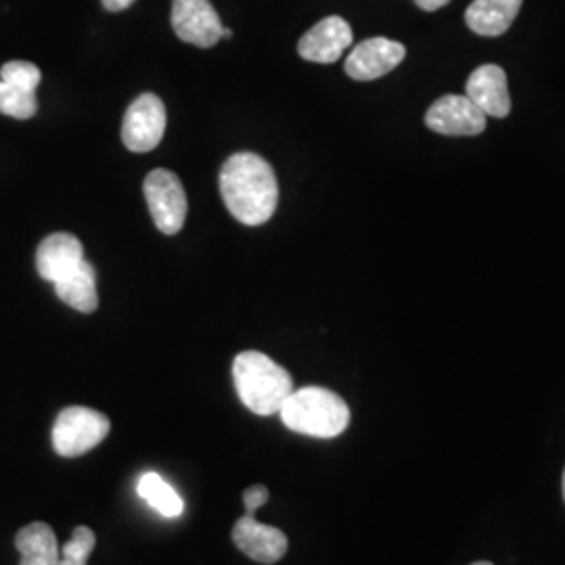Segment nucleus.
<instances>
[{
	"instance_id": "nucleus-1",
	"label": "nucleus",
	"mask_w": 565,
	"mask_h": 565,
	"mask_svg": "<svg viewBox=\"0 0 565 565\" xmlns=\"http://www.w3.org/2000/svg\"><path fill=\"white\" fill-rule=\"evenodd\" d=\"M221 195L235 221L260 226L273 218L279 203L277 174L260 156L235 153L221 170Z\"/></svg>"
},
{
	"instance_id": "nucleus-2",
	"label": "nucleus",
	"mask_w": 565,
	"mask_h": 565,
	"mask_svg": "<svg viewBox=\"0 0 565 565\" xmlns=\"http://www.w3.org/2000/svg\"><path fill=\"white\" fill-rule=\"evenodd\" d=\"M233 382L243 406L260 417L279 415L282 404L294 392L291 375L281 364L256 350L237 354L233 363Z\"/></svg>"
},
{
	"instance_id": "nucleus-3",
	"label": "nucleus",
	"mask_w": 565,
	"mask_h": 565,
	"mask_svg": "<svg viewBox=\"0 0 565 565\" xmlns=\"http://www.w3.org/2000/svg\"><path fill=\"white\" fill-rule=\"evenodd\" d=\"M279 415L287 429L310 438H338L350 425L348 404L319 385L294 390Z\"/></svg>"
},
{
	"instance_id": "nucleus-4",
	"label": "nucleus",
	"mask_w": 565,
	"mask_h": 565,
	"mask_svg": "<svg viewBox=\"0 0 565 565\" xmlns=\"http://www.w3.org/2000/svg\"><path fill=\"white\" fill-rule=\"evenodd\" d=\"M111 431V422L88 406H67L57 415L53 427V448L60 457L76 459L90 452Z\"/></svg>"
},
{
	"instance_id": "nucleus-5",
	"label": "nucleus",
	"mask_w": 565,
	"mask_h": 565,
	"mask_svg": "<svg viewBox=\"0 0 565 565\" xmlns=\"http://www.w3.org/2000/svg\"><path fill=\"white\" fill-rule=\"evenodd\" d=\"M142 189L158 231L163 235L181 233L186 221V193L181 179L170 170L158 168L149 172Z\"/></svg>"
},
{
	"instance_id": "nucleus-6",
	"label": "nucleus",
	"mask_w": 565,
	"mask_h": 565,
	"mask_svg": "<svg viewBox=\"0 0 565 565\" xmlns=\"http://www.w3.org/2000/svg\"><path fill=\"white\" fill-rule=\"evenodd\" d=\"M166 107L153 93H142L130 103L121 124V141L132 153H149L163 139Z\"/></svg>"
},
{
	"instance_id": "nucleus-7",
	"label": "nucleus",
	"mask_w": 565,
	"mask_h": 565,
	"mask_svg": "<svg viewBox=\"0 0 565 565\" xmlns=\"http://www.w3.org/2000/svg\"><path fill=\"white\" fill-rule=\"evenodd\" d=\"M172 30L186 44L212 49L223 41V20L210 0H172Z\"/></svg>"
},
{
	"instance_id": "nucleus-8",
	"label": "nucleus",
	"mask_w": 565,
	"mask_h": 565,
	"mask_svg": "<svg viewBox=\"0 0 565 565\" xmlns=\"http://www.w3.org/2000/svg\"><path fill=\"white\" fill-rule=\"evenodd\" d=\"M486 118L465 95H445L427 109L425 124L445 137H476L484 132Z\"/></svg>"
},
{
	"instance_id": "nucleus-9",
	"label": "nucleus",
	"mask_w": 565,
	"mask_h": 565,
	"mask_svg": "<svg viewBox=\"0 0 565 565\" xmlns=\"http://www.w3.org/2000/svg\"><path fill=\"white\" fill-rule=\"evenodd\" d=\"M406 57V49L401 42L390 39H369L352 49L343 63L345 74L352 81H377L398 67Z\"/></svg>"
},
{
	"instance_id": "nucleus-10",
	"label": "nucleus",
	"mask_w": 565,
	"mask_h": 565,
	"mask_svg": "<svg viewBox=\"0 0 565 565\" xmlns=\"http://www.w3.org/2000/svg\"><path fill=\"white\" fill-rule=\"evenodd\" d=\"M233 543L249 559L264 565L277 564L289 546L287 536L279 527L263 524L249 513H245L233 527Z\"/></svg>"
},
{
	"instance_id": "nucleus-11",
	"label": "nucleus",
	"mask_w": 565,
	"mask_h": 565,
	"mask_svg": "<svg viewBox=\"0 0 565 565\" xmlns=\"http://www.w3.org/2000/svg\"><path fill=\"white\" fill-rule=\"evenodd\" d=\"M352 41L354 36L350 23L338 15H331L303 34L298 42V53L302 60L312 63H335L350 49Z\"/></svg>"
},
{
	"instance_id": "nucleus-12",
	"label": "nucleus",
	"mask_w": 565,
	"mask_h": 565,
	"mask_svg": "<svg viewBox=\"0 0 565 565\" xmlns=\"http://www.w3.org/2000/svg\"><path fill=\"white\" fill-rule=\"evenodd\" d=\"M465 97L478 109H482L486 116L507 118L511 111V95L505 70L494 63L473 70L465 86Z\"/></svg>"
},
{
	"instance_id": "nucleus-13",
	"label": "nucleus",
	"mask_w": 565,
	"mask_h": 565,
	"mask_svg": "<svg viewBox=\"0 0 565 565\" xmlns=\"http://www.w3.org/2000/svg\"><path fill=\"white\" fill-rule=\"evenodd\" d=\"M84 260L81 239L72 233H53L39 245L36 268L44 281L57 282Z\"/></svg>"
},
{
	"instance_id": "nucleus-14",
	"label": "nucleus",
	"mask_w": 565,
	"mask_h": 565,
	"mask_svg": "<svg viewBox=\"0 0 565 565\" xmlns=\"http://www.w3.org/2000/svg\"><path fill=\"white\" fill-rule=\"evenodd\" d=\"M524 0H473L465 13V21L471 32L497 39L503 36L518 18Z\"/></svg>"
},
{
	"instance_id": "nucleus-15",
	"label": "nucleus",
	"mask_w": 565,
	"mask_h": 565,
	"mask_svg": "<svg viewBox=\"0 0 565 565\" xmlns=\"http://www.w3.org/2000/svg\"><path fill=\"white\" fill-rule=\"evenodd\" d=\"M55 285V294L61 302L67 303L70 308L90 315L99 306V296H97V273L93 264L88 260H82L70 275H65Z\"/></svg>"
},
{
	"instance_id": "nucleus-16",
	"label": "nucleus",
	"mask_w": 565,
	"mask_h": 565,
	"mask_svg": "<svg viewBox=\"0 0 565 565\" xmlns=\"http://www.w3.org/2000/svg\"><path fill=\"white\" fill-rule=\"evenodd\" d=\"M15 546L20 551V565H57L61 557L60 543L53 527L44 522L21 527L15 536Z\"/></svg>"
},
{
	"instance_id": "nucleus-17",
	"label": "nucleus",
	"mask_w": 565,
	"mask_h": 565,
	"mask_svg": "<svg viewBox=\"0 0 565 565\" xmlns=\"http://www.w3.org/2000/svg\"><path fill=\"white\" fill-rule=\"evenodd\" d=\"M139 494L160 511L163 518H179L182 513V499L179 492L158 473H145L139 480Z\"/></svg>"
},
{
	"instance_id": "nucleus-18",
	"label": "nucleus",
	"mask_w": 565,
	"mask_h": 565,
	"mask_svg": "<svg viewBox=\"0 0 565 565\" xmlns=\"http://www.w3.org/2000/svg\"><path fill=\"white\" fill-rule=\"evenodd\" d=\"M36 111H39L36 93H28L0 81V114L15 120H30L36 116Z\"/></svg>"
},
{
	"instance_id": "nucleus-19",
	"label": "nucleus",
	"mask_w": 565,
	"mask_h": 565,
	"mask_svg": "<svg viewBox=\"0 0 565 565\" xmlns=\"http://www.w3.org/2000/svg\"><path fill=\"white\" fill-rule=\"evenodd\" d=\"M97 545V536L90 527L78 525L72 534V539L61 546V557L57 565H86L88 557L93 555V548Z\"/></svg>"
},
{
	"instance_id": "nucleus-20",
	"label": "nucleus",
	"mask_w": 565,
	"mask_h": 565,
	"mask_svg": "<svg viewBox=\"0 0 565 565\" xmlns=\"http://www.w3.org/2000/svg\"><path fill=\"white\" fill-rule=\"evenodd\" d=\"M0 81L11 84L15 88H21V90L36 93V88H39L42 81V74L41 70L30 61H9L0 70Z\"/></svg>"
},
{
	"instance_id": "nucleus-21",
	"label": "nucleus",
	"mask_w": 565,
	"mask_h": 565,
	"mask_svg": "<svg viewBox=\"0 0 565 565\" xmlns=\"http://www.w3.org/2000/svg\"><path fill=\"white\" fill-rule=\"evenodd\" d=\"M268 503V488L263 484L249 486L245 492H243V505H245V513L254 515L260 507Z\"/></svg>"
},
{
	"instance_id": "nucleus-22",
	"label": "nucleus",
	"mask_w": 565,
	"mask_h": 565,
	"mask_svg": "<svg viewBox=\"0 0 565 565\" xmlns=\"http://www.w3.org/2000/svg\"><path fill=\"white\" fill-rule=\"evenodd\" d=\"M103 7L107 9V11H111V13H118V11H124V9H128L130 4H135L137 0H102Z\"/></svg>"
},
{
	"instance_id": "nucleus-23",
	"label": "nucleus",
	"mask_w": 565,
	"mask_h": 565,
	"mask_svg": "<svg viewBox=\"0 0 565 565\" xmlns=\"http://www.w3.org/2000/svg\"><path fill=\"white\" fill-rule=\"evenodd\" d=\"M415 2H417V7L424 9V11H438V9L446 7L450 0H415Z\"/></svg>"
},
{
	"instance_id": "nucleus-24",
	"label": "nucleus",
	"mask_w": 565,
	"mask_h": 565,
	"mask_svg": "<svg viewBox=\"0 0 565 565\" xmlns=\"http://www.w3.org/2000/svg\"><path fill=\"white\" fill-rule=\"evenodd\" d=\"M231 36H233V32H231V30H228V28H224L223 39H231Z\"/></svg>"
},
{
	"instance_id": "nucleus-25",
	"label": "nucleus",
	"mask_w": 565,
	"mask_h": 565,
	"mask_svg": "<svg viewBox=\"0 0 565 565\" xmlns=\"http://www.w3.org/2000/svg\"><path fill=\"white\" fill-rule=\"evenodd\" d=\"M471 565H492V564H490V562H476V564H471Z\"/></svg>"
},
{
	"instance_id": "nucleus-26",
	"label": "nucleus",
	"mask_w": 565,
	"mask_h": 565,
	"mask_svg": "<svg viewBox=\"0 0 565 565\" xmlns=\"http://www.w3.org/2000/svg\"><path fill=\"white\" fill-rule=\"evenodd\" d=\"M564 499H565V471H564Z\"/></svg>"
}]
</instances>
